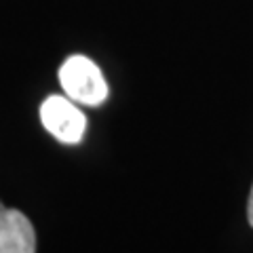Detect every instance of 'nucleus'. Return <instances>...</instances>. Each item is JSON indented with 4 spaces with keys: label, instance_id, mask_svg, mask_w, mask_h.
Listing matches in <instances>:
<instances>
[{
    "label": "nucleus",
    "instance_id": "f257e3e1",
    "mask_svg": "<svg viewBox=\"0 0 253 253\" xmlns=\"http://www.w3.org/2000/svg\"><path fill=\"white\" fill-rule=\"evenodd\" d=\"M59 83L66 95L83 106H101L108 99V84L101 70L84 55H72L61 63Z\"/></svg>",
    "mask_w": 253,
    "mask_h": 253
},
{
    "label": "nucleus",
    "instance_id": "f03ea898",
    "mask_svg": "<svg viewBox=\"0 0 253 253\" xmlns=\"http://www.w3.org/2000/svg\"><path fill=\"white\" fill-rule=\"evenodd\" d=\"M41 121L44 129L61 144H78L84 135L86 118L78 110L76 101L66 95H51L41 106Z\"/></svg>",
    "mask_w": 253,
    "mask_h": 253
},
{
    "label": "nucleus",
    "instance_id": "7ed1b4c3",
    "mask_svg": "<svg viewBox=\"0 0 253 253\" xmlns=\"http://www.w3.org/2000/svg\"><path fill=\"white\" fill-rule=\"evenodd\" d=\"M0 253H36L34 226L17 209H0Z\"/></svg>",
    "mask_w": 253,
    "mask_h": 253
},
{
    "label": "nucleus",
    "instance_id": "20e7f679",
    "mask_svg": "<svg viewBox=\"0 0 253 253\" xmlns=\"http://www.w3.org/2000/svg\"><path fill=\"white\" fill-rule=\"evenodd\" d=\"M247 219L253 228V188H251V194H249V203H247Z\"/></svg>",
    "mask_w": 253,
    "mask_h": 253
},
{
    "label": "nucleus",
    "instance_id": "39448f33",
    "mask_svg": "<svg viewBox=\"0 0 253 253\" xmlns=\"http://www.w3.org/2000/svg\"><path fill=\"white\" fill-rule=\"evenodd\" d=\"M0 209H4V205H2V203H0Z\"/></svg>",
    "mask_w": 253,
    "mask_h": 253
}]
</instances>
